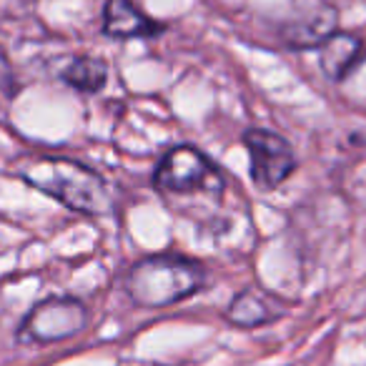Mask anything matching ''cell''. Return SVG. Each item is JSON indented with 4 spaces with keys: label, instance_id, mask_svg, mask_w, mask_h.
I'll return each instance as SVG.
<instances>
[{
    "label": "cell",
    "instance_id": "cell-1",
    "mask_svg": "<svg viewBox=\"0 0 366 366\" xmlns=\"http://www.w3.org/2000/svg\"><path fill=\"white\" fill-rule=\"evenodd\" d=\"M23 178L66 209L86 216L111 211V191L96 171L71 158H38L23 168Z\"/></svg>",
    "mask_w": 366,
    "mask_h": 366
},
{
    "label": "cell",
    "instance_id": "cell-2",
    "mask_svg": "<svg viewBox=\"0 0 366 366\" xmlns=\"http://www.w3.org/2000/svg\"><path fill=\"white\" fill-rule=\"evenodd\" d=\"M206 284V269L186 256H148L131 266L126 291L143 309H166L199 294Z\"/></svg>",
    "mask_w": 366,
    "mask_h": 366
},
{
    "label": "cell",
    "instance_id": "cell-3",
    "mask_svg": "<svg viewBox=\"0 0 366 366\" xmlns=\"http://www.w3.org/2000/svg\"><path fill=\"white\" fill-rule=\"evenodd\" d=\"M156 189L166 196H216L224 191L219 168L194 146H176L156 166Z\"/></svg>",
    "mask_w": 366,
    "mask_h": 366
},
{
    "label": "cell",
    "instance_id": "cell-4",
    "mask_svg": "<svg viewBox=\"0 0 366 366\" xmlns=\"http://www.w3.org/2000/svg\"><path fill=\"white\" fill-rule=\"evenodd\" d=\"M88 324V309L71 296H53L31 309L23 326L18 329V341L26 346H43L66 341L81 334Z\"/></svg>",
    "mask_w": 366,
    "mask_h": 366
},
{
    "label": "cell",
    "instance_id": "cell-5",
    "mask_svg": "<svg viewBox=\"0 0 366 366\" xmlns=\"http://www.w3.org/2000/svg\"><path fill=\"white\" fill-rule=\"evenodd\" d=\"M251 161V178L261 191H274L296 171V153L284 136L266 128H251L244 133Z\"/></svg>",
    "mask_w": 366,
    "mask_h": 366
},
{
    "label": "cell",
    "instance_id": "cell-6",
    "mask_svg": "<svg viewBox=\"0 0 366 366\" xmlns=\"http://www.w3.org/2000/svg\"><path fill=\"white\" fill-rule=\"evenodd\" d=\"M286 314V304L279 296L269 294L264 289H246L231 301L226 309V319L241 329H254L271 321H279Z\"/></svg>",
    "mask_w": 366,
    "mask_h": 366
},
{
    "label": "cell",
    "instance_id": "cell-7",
    "mask_svg": "<svg viewBox=\"0 0 366 366\" xmlns=\"http://www.w3.org/2000/svg\"><path fill=\"white\" fill-rule=\"evenodd\" d=\"M103 28L111 38H148L158 33L156 23L138 11L133 0H108Z\"/></svg>",
    "mask_w": 366,
    "mask_h": 366
},
{
    "label": "cell",
    "instance_id": "cell-8",
    "mask_svg": "<svg viewBox=\"0 0 366 366\" xmlns=\"http://www.w3.org/2000/svg\"><path fill=\"white\" fill-rule=\"evenodd\" d=\"M364 56V43L356 36L334 33L321 43V68L331 81H344Z\"/></svg>",
    "mask_w": 366,
    "mask_h": 366
},
{
    "label": "cell",
    "instance_id": "cell-9",
    "mask_svg": "<svg viewBox=\"0 0 366 366\" xmlns=\"http://www.w3.org/2000/svg\"><path fill=\"white\" fill-rule=\"evenodd\" d=\"M106 63L96 61V58H78L63 71V81L71 83L73 88H78L83 93H98L106 86Z\"/></svg>",
    "mask_w": 366,
    "mask_h": 366
},
{
    "label": "cell",
    "instance_id": "cell-10",
    "mask_svg": "<svg viewBox=\"0 0 366 366\" xmlns=\"http://www.w3.org/2000/svg\"><path fill=\"white\" fill-rule=\"evenodd\" d=\"M13 88H16V78H13L11 61L0 48V93H13Z\"/></svg>",
    "mask_w": 366,
    "mask_h": 366
}]
</instances>
